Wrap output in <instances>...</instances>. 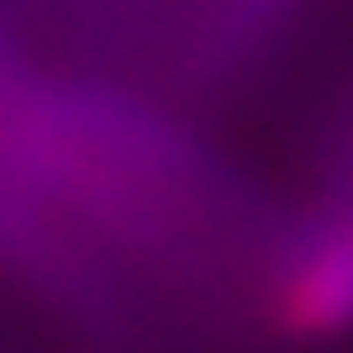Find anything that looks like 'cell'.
I'll return each mask as SVG.
<instances>
[{
	"instance_id": "6da1fadb",
	"label": "cell",
	"mask_w": 353,
	"mask_h": 353,
	"mask_svg": "<svg viewBox=\"0 0 353 353\" xmlns=\"http://www.w3.org/2000/svg\"><path fill=\"white\" fill-rule=\"evenodd\" d=\"M301 301H306L311 322H343V316H353V232L316 259V269L301 285Z\"/></svg>"
}]
</instances>
